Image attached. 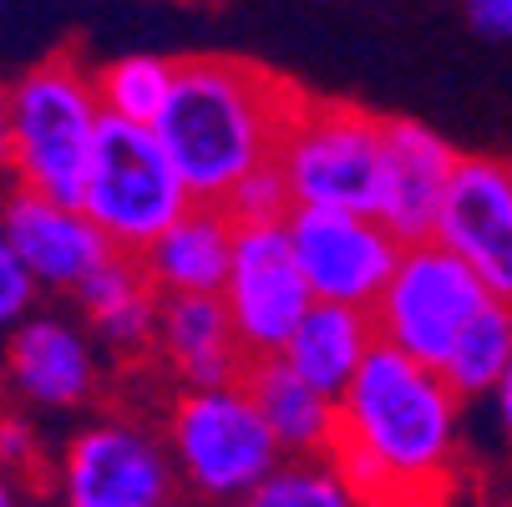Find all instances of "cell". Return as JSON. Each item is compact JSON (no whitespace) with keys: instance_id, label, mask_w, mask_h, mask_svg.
Wrapping results in <instances>:
<instances>
[{"instance_id":"obj_1","label":"cell","mask_w":512,"mask_h":507,"mask_svg":"<svg viewBox=\"0 0 512 507\" xmlns=\"http://www.w3.org/2000/svg\"><path fill=\"white\" fill-rule=\"evenodd\" d=\"M462 452V396L442 366L376 340L340 396L335 462L355 502H436Z\"/></svg>"},{"instance_id":"obj_2","label":"cell","mask_w":512,"mask_h":507,"mask_svg":"<svg viewBox=\"0 0 512 507\" xmlns=\"http://www.w3.org/2000/svg\"><path fill=\"white\" fill-rule=\"evenodd\" d=\"M310 97L239 56H183L173 102L158 117L198 203H224L244 178L279 163L284 132Z\"/></svg>"},{"instance_id":"obj_3","label":"cell","mask_w":512,"mask_h":507,"mask_svg":"<svg viewBox=\"0 0 512 507\" xmlns=\"http://www.w3.org/2000/svg\"><path fill=\"white\" fill-rule=\"evenodd\" d=\"M168 452L183 492L203 502H254L284 447L244 381L188 386L168 416Z\"/></svg>"},{"instance_id":"obj_4","label":"cell","mask_w":512,"mask_h":507,"mask_svg":"<svg viewBox=\"0 0 512 507\" xmlns=\"http://www.w3.org/2000/svg\"><path fill=\"white\" fill-rule=\"evenodd\" d=\"M193 188L168 153L158 122H132V117H102L82 208L102 224L112 249L142 254L168 224H178L193 208Z\"/></svg>"},{"instance_id":"obj_5","label":"cell","mask_w":512,"mask_h":507,"mask_svg":"<svg viewBox=\"0 0 512 507\" xmlns=\"http://www.w3.org/2000/svg\"><path fill=\"white\" fill-rule=\"evenodd\" d=\"M11 112H16V163H11L16 183L82 203L92 148L107 117L97 77L71 56H51L11 87Z\"/></svg>"},{"instance_id":"obj_6","label":"cell","mask_w":512,"mask_h":507,"mask_svg":"<svg viewBox=\"0 0 512 507\" xmlns=\"http://www.w3.org/2000/svg\"><path fill=\"white\" fill-rule=\"evenodd\" d=\"M279 173L295 203L381 213L386 193V117L350 102H305L284 132Z\"/></svg>"},{"instance_id":"obj_7","label":"cell","mask_w":512,"mask_h":507,"mask_svg":"<svg viewBox=\"0 0 512 507\" xmlns=\"http://www.w3.org/2000/svg\"><path fill=\"white\" fill-rule=\"evenodd\" d=\"M492 300V289L482 274L442 239H411L401 249V264L391 284L381 289V300L371 305L376 335L401 345L406 355L426 360V366H447L462 330L472 315Z\"/></svg>"},{"instance_id":"obj_8","label":"cell","mask_w":512,"mask_h":507,"mask_svg":"<svg viewBox=\"0 0 512 507\" xmlns=\"http://www.w3.org/2000/svg\"><path fill=\"white\" fill-rule=\"evenodd\" d=\"M224 305H229L249 355H279L289 345L295 325L315 305V289H310V274H305V264L295 254L289 219L239 224Z\"/></svg>"},{"instance_id":"obj_9","label":"cell","mask_w":512,"mask_h":507,"mask_svg":"<svg viewBox=\"0 0 512 507\" xmlns=\"http://www.w3.org/2000/svg\"><path fill=\"white\" fill-rule=\"evenodd\" d=\"M289 234H295V254L310 274L315 300H345L365 310L381 300L406 249V239L386 229L381 213L320 208V203L289 208Z\"/></svg>"},{"instance_id":"obj_10","label":"cell","mask_w":512,"mask_h":507,"mask_svg":"<svg viewBox=\"0 0 512 507\" xmlns=\"http://www.w3.org/2000/svg\"><path fill=\"white\" fill-rule=\"evenodd\" d=\"M178 487L173 452L132 421H97L77 431L56 472V492L71 507H163Z\"/></svg>"},{"instance_id":"obj_11","label":"cell","mask_w":512,"mask_h":507,"mask_svg":"<svg viewBox=\"0 0 512 507\" xmlns=\"http://www.w3.org/2000/svg\"><path fill=\"white\" fill-rule=\"evenodd\" d=\"M436 239L452 244L497 300H512V163L462 158L436 219Z\"/></svg>"},{"instance_id":"obj_12","label":"cell","mask_w":512,"mask_h":507,"mask_svg":"<svg viewBox=\"0 0 512 507\" xmlns=\"http://www.w3.org/2000/svg\"><path fill=\"white\" fill-rule=\"evenodd\" d=\"M0 229L11 234L16 254L26 259V269L36 274L41 289H77L107 254L112 239L102 234V224L82 203H66L36 188H16L0 203Z\"/></svg>"},{"instance_id":"obj_13","label":"cell","mask_w":512,"mask_h":507,"mask_svg":"<svg viewBox=\"0 0 512 507\" xmlns=\"http://www.w3.org/2000/svg\"><path fill=\"white\" fill-rule=\"evenodd\" d=\"M457 148L416 117H386V193L381 219L396 239H431L457 178Z\"/></svg>"},{"instance_id":"obj_14","label":"cell","mask_w":512,"mask_h":507,"mask_svg":"<svg viewBox=\"0 0 512 507\" xmlns=\"http://www.w3.org/2000/svg\"><path fill=\"white\" fill-rule=\"evenodd\" d=\"M6 386L46 411H71L97 396L92 340L56 315H26L6 345Z\"/></svg>"},{"instance_id":"obj_15","label":"cell","mask_w":512,"mask_h":507,"mask_svg":"<svg viewBox=\"0 0 512 507\" xmlns=\"http://www.w3.org/2000/svg\"><path fill=\"white\" fill-rule=\"evenodd\" d=\"M234 244H239L234 213L224 203H193L178 224H168L142 249V269H148L158 295H224Z\"/></svg>"},{"instance_id":"obj_16","label":"cell","mask_w":512,"mask_h":507,"mask_svg":"<svg viewBox=\"0 0 512 507\" xmlns=\"http://www.w3.org/2000/svg\"><path fill=\"white\" fill-rule=\"evenodd\" d=\"M158 350L188 386L244 381L249 345L224 305V295H163L158 305Z\"/></svg>"},{"instance_id":"obj_17","label":"cell","mask_w":512,"mask_h":507,"mask_svg":"<svg viewBox=\"0 0 512 507\" xmlns=\"http://www.w3.org/2000/svg\"><path fill=\"white\" fill-rule=\"evenodd\" d=\"M376 340H381V335H376V315L365 310V305L315 300L279 355H284L305 381H315L325 396L340 401L345 386L355 381V371L365 366V355H371Z\"/></svg>"},{"instance_id":"obj_18","label":"cell","mask_w":512,"mask_h":507,"mask_svg":"<svg viewBox=\"0 0 512 507\" xmlns=\"http://www.w3.org/2000/svg\"><path fill=\"white\" fill-rule=\"evenodd\" d=\"M244 386L254 391L264 421L274 426L284 457H295V452H335L340 401L325 396L315 381H305L284 355H254L249 371H244Z\"/></svg>"},{"instance_id":"obj_19","label":"cell","mask_w":512,"mask_h":507,"mask_svg":"<svg viewBox=\"0 0 512 507\" xmlns=\"http://www.w3.org/2000/svg\"><path fill=\"white\" fill-rule=\"evenodd\" d=\"M512 366V300H487L472 325L462 330L452 360H447V381L457 386L462 401H477V396H492L502 371Z\"/></svg>"},{"instance_id":"obj_20","label":"cell","mask_w":512,"mask_h":507,"mask_svg":"<svg viewBox=\"0 0 512 507\" xmlns=\"http://www.w3.org/2000/svg\"><path fill=\"white\" fill-rule=\"evenodd\" d=\"M92 77H97L102 112L132 117V122H158L163 107L173 102V87H178V61L132 51V56L107 61L102 71H92Z\"/></svg>"},{"instance_id":"obj_21","label":"cell","mask_w":512,"mask_h":507,"mask_svg":"<svg viewBox=\"0 0 512 507\" xmlns=\"http://www.w3.org/2000/svg\"><path fill=\"white\" fill-rule=\"evenodd\" d=\"M355 492L335 462V452H295L259 482L254 507H350Z\"/></svg>"},{"instance_id":"obj_22","label":"cell","mask_w":512,"mask_h":507,"mask_svg":"<svg viewBox=\"0 0 512 507\" xmlns=\"http://www.w3.org/2000/svg\"><path fill=\"white\" fill-rule=\"evenodd\" d=\"M224 208L234 213L239 224H259V219H289L295 198H289V183H284L279 163H269V168H259L254 178H244V183L224 198Z\"/></svg>"},{"instance_id":"obj_23","label":"cell","mask_w":512,"mask_h":507,"mask_svg":"<svg viewBox=\"0 0 512 507\" xmlns=\"http://www.w3.org/2000/svg\"><path fill=\"white\" fill-rule=\"evenodd\" d=\"M36 295H41L36 274H31V269H26V259L16 254L11 234L0 229V335H6V330H16V325L31 315Z\"/></svg>"},{"instance_id":"obj_24","label":"cell","mask_w":512,"mask_h":507,"mask_svg":"<svg viewBox=\"0 0 512 507\" xmlns=\"http://www.w3.org/2000/svg\"><path fill=\"white\" fill-rule=\"evenodd\" d=\"M467 21L487 41H512V0H467Z\"/></svg>"},{"instance_id":"obj_25","label":"cell","mask_w":512,"mask_h":507,"mask_svg":"<svg viewBox=\"0 0 512 507\" xmlns=\"http://www.w3.org/2000/svg\"><path fill=\"white\" fill-rule=\"evenodd\" d=\"M31 457H36L31 431H26L21 421H11V416H0V467L16 472V467H26Z\"/></svg>"},{"instance_id":"obj_26","label":"cell","mask_w":512,"mask_h":507,"mask_svg":"<svg viewBox=\"0 0 512 507\" xmlns=\"http://www.w3.org/2000/svg\"><path fill=\"white\" fill-rule=\"evenodd\" d=\"M16 163V112H11V87H0V173Z\"/></svg>"},{"instance_id":"obj_27","label":"cell","mask_w":512,"mask_h":507,"mask_svg":"<svg viewBox=\"0 0 512 507\" xmlns=\"http://www.w3.org/2000/svg\"><path fill=\"white\" fill-rule=\"evenodd\" d=\"M492 411H497L502 437H507V447H512V366L502 371V381H497V391H492Z\"/></svg>"},{"instance_id":"obj_28","label":"cell","mask_w":512,"mask_h":507,"mask_svg":"<svg viewBox=\"0 0 512 507\" xmlns=\"http://www.w3.org/2000/svg\"><path fill=\"white\" fill-rule=\"evenodd\" d=\"M11 502H21V487H16V472L0 467V507H11Z\"/></svg>"}]
</instances>
